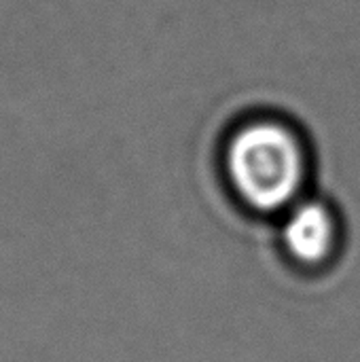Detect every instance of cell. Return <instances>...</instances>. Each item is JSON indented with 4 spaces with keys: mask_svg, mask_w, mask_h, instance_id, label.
<instances>
[{
    "mask_svg": "<svg viewBox=\"0 0 360 362\" xmlns=\"http://www.w3.org/2000/svg\"><path fill=\"white\" fill-rule=\"evenodd\" d=\"M236 195L259 214H278L299 202L308 178L299 138L274 121H255L238 129L225 153Z\"/></svg>",
    "mask_w": 360,
    "mask_h": 362,
    "instance_id": "6da1fadb",
    "label": "cell"
},
{
    "mask_svg": "<svg viewBox=\"0 0 360 362\" xmlns=\"http://www.w3.org/2000/svg\"><path fill=\"white\" fill-rule=\"evenodd\" d=\"M282 248L303 269L331 263L339 244V223L333 210L316 199H299L286 210L280 231Z\"/></svg>",
    "mask_w": 360,
    "mask_h": 362,
    "instance_id": "7a4b0ae2",
    "label": "cell"
}]
</instances>
